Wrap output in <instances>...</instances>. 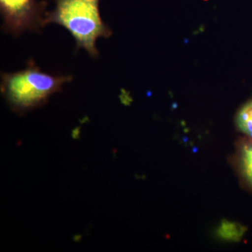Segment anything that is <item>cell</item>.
I'll return each mask as SVG.
<instances>
[{
	"instance_id": "1",
	"label": "cell",
	"mask_w": 252,
	"mask_h": 252,
	"mask_svg": "<svg viewBox=\"0 0 252 252\" xmlns=\"http://www.w3.org/2000/svg\"><path fill=\"white\" fill-rule=\"evenodd\" d=\"M99 0H56V8L45 13L43 26L54 23L63 26L74 37L77 49H85L91 57L97 58L96 41L112 34L99 14Z\"/></svg>"
},
{
	"instance_id": "2",
	"label": "cell",
	"mask_w": 252,
	"mask_h": 252,
	"mask_svg": "<svg viewBox=\"0 0 252 252\" xmlns=\"http://www.w3.org/2000/svg\"><path fill=\"white\" fill-rule=\"evenodd\" d=\"M72 80V76L41 72L31 61L23 70L1 73V91L15 112H24L46 103L51 94Z\"/></svg>"
},
{
	"instance_id": "3",
	"label": "cell",
	"mask_w": 252,
	"mask_h": 252,
	"mask_svg": "<svg viewBox=\"0 0 252 252\" xmlns=\"http://www.w3.org/2000/svg\"><path fill=\"white\" fill-rule=\"evenodd\" d=\"M46 3L37 0H0L2 29L14 36L38 31L43 26Z\"/></svg>"
},
{
	"instance_id": "4",
	"label": "cell",
	"mask_w": 252,
	"mask_h": 252,
	"mask_svg": "<svg viewBox=\"0 0 252 252\" xmlns=\"http://www.w3.org/2000/svg\"><path fill=\"white\" fill-rule=\"evenodd\" d=\"M235 163L242 178L252 189V139L238 142Z\"/></svg>"
},
{
	"instance_id": "5",
	"label": "cell",
	"mask_w": 252,
	"mask_h": 252,
	"mask_svg": "<svg viewBox=\"0 0 252 252\" xmlns=\"http://www.w3.org/2000/svg\"><path fill=\"white\" fill-rule=\"evenodd\" d=\"M246 231V227L244 225L237 222L224 220L220 223L217 233L219 237L223 240L238 242L241 240Z\"/></svg>"
},
{
	"instance_id": "6",
	"label": "cell",
	"mask_w": 252,
	"mask_h": 252,
	"mask_svg": "<svg viewBox=\"0 0 252 252\" xmlns=\"http://www.w3.org/2000/svg\"><path fill=\"white\" fill-rule=\"evenodd\" d=\"M236 123L238 128L249 138L252 139V100L245 104L239 111Z\"/></svg>"
}]
</instances>
